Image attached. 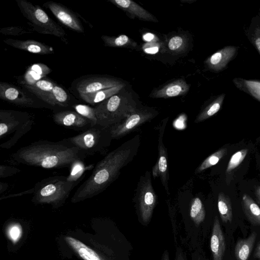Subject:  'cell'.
<instances>
[{
  "instance_id": "obj_1",
  "label": "cell",
  "mask_w": 260,
  "mask_h": 260,
  "mask_svg": "<svg viewBox=\"0 0 260 260\" xmlns=\"http://www.w3.org/2000/svg\"><path fill=\"white\" fill-rule=\"evenodd\" d=\"M140 146V137L137 135L108 153L78 188L72 201H81L104 191L118 177L120 170L132 161Z\"/></svg>"
},
{
  "instance_id": "obj_2",
  "label": "cell",
  "mask_w": 260,
  "mask_h": 260,
  "mask_svg": "<svg viewBox=\"0 0 260 260\" xmlns=\"http://www.w3.org/2000/svg\"><path fill=\"white\" fill-rule=\"evenodd\" d=\"M86 157L68 138L57 142L39 140L20 148L10 156L11 163L55 169L70 168Z\"/></svg>"
},
{
  "instance_id": "obj_3",
  "label": "cell",
  "mask_w": 260,
  "mask_h": 260,
  "mask_svg": "<svg viewBox=\"0 0 260 260\" xmlns=\"http://www.w3.org/2000/svg\"><path fill=\"white\" fill-rule=\"evenodd\" d=\"M34 123V116L27 112L0 110V147L10 149L28 133Z\"/></svg>"
},
{
  "instance_id": "obj_4",
  "label": "cell",
  "mask_w": 260,
  "mask_h": 260,
  "mask_svg": "<svg viewBox=\"0 0 260 260\" xmlns=\"http://www.w3.org/2000/svg\"><path fill=\"white\" fill-rule=\"evenodd\" d=\"M94 108L98 124L111 127L126 118L137 107L131 98L118 93L95 105Z\"/></svg>"
},
{
  "instance_id": "obj_5",
  "label": "cell",
  "mask_w": 260,
  "mask_h": 260,
  "mask_svg": "<svg viewBox=\"0 0 260 260\" xmlns=\"http://www.w3.org/2000/svg\"><path fill=\"white\" fill-rule=\"evenodd\" d=\"M77 183L63 176H51L37 183L34 188L32 201L53 205L61 204L68 198Z\"/></svg>"
},
{
  "instance_id": "obj_6",
  "label": "cell",
  "mask_w": 260,
  "mask_h": 260,
  "mask_svg": "<svg viewBox=\"0 0 260 260\" xmlns=\"http://www.w3.org/2000/svg\"><path fill=\"white\" fill-rule=\"evenodd\" d=\"M68 139L85 157L102 153L110 145L113 139L110 127L98 124Z\"/></svg>"
},
{
  "instance_id": "obj_7",
  "label": "cell",
  "mask_w": 260,
  "mask_h": 260,
  "mask_svg": "<svg viewBox=\"0 0 260 260\" xmlns=\"http://www.w3.org/2000/svg\"><path fill=\"white\" fill-rule=\"evenodd\" d=\"M18 8L23 15L31 24L34 30L45 35L63 38L66 34L61 26L55 22L39 5L26 0H16Z\"/></svg>"
},
{
  "instance_id": "obj_8",
  "label": "cell",
  "mask_w": 260,
  "mask_h": 260,
  "mask_svg": "<svg viewBox=\"0 0 260 260\" xmlns=\"http://www.w3.org/2000/svg\"><path fill=\"white\" fill-rule=\"evenodd\" d=\"M135 199L140 217L143 222H148L157 202V196L152 186L150 172H146L141 177Z\"/></svg>"
},
{
  "instance_id": "obj_9",
  "label": "cell",
  "mask_w": 260,
  "mask_h": 260,
  "mask_svg": "<svg viewBox=\"0 0 260 260\" xmlns=\"http://www.w3.org/2000/svg\"><path fill=\"white\" fill-rule=\"evenodd\" d=\"M124 84L113 77L99 75H88L74 80L71 90L80 99L96 91Z\"/></svg>"
},
{
  "instance_id": "obj_10",
  "label": "cell",
  "mask_w": 260,
  "mask_h": 260,
  "mask_svg": "<svg viewBox=\"0 0 260 260\" xmlns=\"http://www.w3.org/2000/svg\"><path fill=\"white\" fill-rule=\"evenodd\" d=\"M1 100L17 106L31 108H50L52 106L23 89L6 82H0Z\"/></svg>"
},
{
  "instance_id": "obj_11",
  "label": "cell",
  "mask_w": 260,
  "mask_h": 260,
  "mask_svg": "<svg viewBox=\"0 0 260 260\" xmlns=\"http://www.w3.org/2000/svg\"><path fill=\"white\" fill-rule=\"evenodd\" d=\"M157 113L149 109H138L126 118L110 127L113 139H118L154 118Z\"/></svg>"
},
{
  "instance_id": "obj_12",
  "label": "cell",
  "mask_w": 260,
  "mask_h": 260,
  "mask_svg": "<svg viewBox=\"0 0 260 260\" xmlns=\"http://www.w3.org/2000/svg\"><path fill=\"white\" fill-rule=\"evenodd\" d=\"M168 118L164 119L158 127V158L152 169L154 178L159 177L161 183L168 194H170L169 187V171L168 164V153L163 143V137Z\"/></svg>"
},
{
  "instance_id": "obj_13",
  "label": "cell",
  "mask_w": 260,
  "mask_h": 260,
  "mask_svg": "<svg viewBox=\"0 0 260 260\" xmlns=\"http://www.w3.org/2000/svg\"><path fill=\"white\" fill-rule=\"evenodd\" d=\"M43 7L49 10L62 24L78 33H84V27L75 13L62 4L52 1L45 2Z\"/></svg>"
},
{
  "instance_id": "obj_14",
  "label": "cell",
  "mask_w": 260,
  "mask_h": 260,
  "mask_svg": "<svg viewBox=\"0 0 260 260\" xmlns=\"http://www.w3.org/2000/svg\"><path fill=\"white\" fill-rule=\"evenodd\" d=\"M52 118L56 124L76 131L84 132L91 127L90 122L75 111L56 112L53 114Z\"/></svg>"
},
{
  "instance_id": "obj_15",
  "label": "cell",
  "mask_w": 260,
  "mask_h": 260,
  "mask_svg": "<svg viewBox=\"0 0 260 260\" xmlns=\"http://www.w3.org/2000/svg\"><path fill=\"white\" fill-rule=\"evenodd\" d=\"M239 47L226 46L216 51L205 60L207 68L213 71L218 72L224 70L229 63L237 55Z\"/></svg>"
},
{
  "instance_id": "obj_16",
  "label": "cell",
  "mask_w": 260,
  "mask_h": 260,
  "mask_svg": "<svg viewBox=\"0 0 260 260\" xmlns=\"http://www.w3.org/2000/svg\"><path fill=\"white\" fill-rule=\"evenodd\" d=\"M3 42L15 48L34 54L46 55L54 53V50L51 46L33 40L7 39L4 40Z\"/></svg>"
},
{
  "instance_id": "obj_17",
  "label": "cell",
  "mask_w": 260,
  "mask_h": 260,
  "mask_svg": "<svg viewBox=\"0 0 260 260\" xmlns=\"http://www.w3.org/2000/svg\"><path fill=\"white\" fill-rule=\"evenodd\" d=\"M210 249L213 260L223 259L225 250V239L217 216L215 217L213 222Z\"/></svg>"
},
{
  "instance_id": "obj_18",
  "label": "cell",
  "mask_w": 260,
  "mask_h": 260,
  "mask_svg": "<svg viewBox=\"0 0 260 260\" xmlns=\"http://www.w3.org/2000/svg\"><path fill=\"white\" fill-rule=\"evenodd\" d=\"M189 87L185 81L178 79L154 90L150 96L153 98H169L182 95L188 91Z\"/></svg>"
},
{
  "instance_id": "obj_19",
  "label": "cell",
  "mask_w": 260,
  "mask_h": 260,
  "mask_svg": "<svg viewBox=\"0 0 260 260\" xmlns=\"http://www.w3.org/2000/svg\"><path fill=\"white\" fill-rule=\"evenodd\" d=\"M52 70L42 63H35L29 66L23 75L18 78V83L22 86L34 84L50 74Z\"/></svg>"
},
{
  "instance_id": "obj_20",
  "label": "cell",
  "mask_w": 260,
  "mask_h": 260,
  "mask_svg": "<svg viewBox=\"0 0 260 260\" xmlns=\"http://www.w3.org/2000/svg\"><path fill=\"white\" fill-rule=\"evenodd\" d=\"M108 1L131 14L132 16L137 17L140 20L158 22L157 19L153 15L132 1L109 0Z\"/></svg>"
},
{
  "instance_id": "obj_21",
  "label": "cell",
  "mask_w": 260,
  "mask_h": 260,
  "mask_svg": "<svg viewBox=\"0 0 260 260\" xmlns=\"http://www.w3.org/2000/svg\"><path fill=\"white\" fill-rule=\"evenodd\" d=\"M56 83L45 77L33 85L22 86L27 91L48 104L51 92Z\"/></svg>"
},
{
  "instance_id": "obj_22",
  "label": "cell",
  "mask_w": 260,
  "mask_h": 260,
  "mask_svg": "<svg viewBox=\"0 0 260 260\" xmlns=\"http://www.w3.org/2000/svg\"><path fill=\"white\" fill-rule=\"evenodd\" d=\"M243 212L248 221L253 225H260V208L248 194H243L242 199Z\"/></svg>"
},
{
  "instance_id": "obj_23",
  "label": "cell",
  "mask_w": 260,
  "mask_h": 260,
  "mask_svg": "<svg viewBox=\"0 0 260 260\" xmlns=\"http://www.w3.org/2000/svg\"><path fill=\"white\" fill-rule=\"evenodd\" d=\"M256 237V233L253 231L247 238L237 241L235 247V255L237 260H248Z\"/></svg>"
},
{
  "instance_id": "obj_24",
  "label": "cell",
  "mask_w": 260,
  "mask_h": 260,
  "mask_svg": "<svg viewBox=\"0 0 260 260\" xmlns=\"http://www.w3.org/2000/svg\"><path fill=\"white\" fill-rule=\"evenodd\" d=\"M125 86L124 84L99 90L93 93L84 96L80 99L91 105H96L111 96L119 93Z\"/></svg>"
},
{
  "instance_id": "obj_25",
  "label": "cell",
  "mask_w": 260,
  "mask_h": 260,
  "mask_svg": "<svg viewBox=\"0 0 260 260\" xmlns=\"http://www.w3.org/2000/svg\"><path fill=\"white\" fill-rule=\"evenodd\" d=\"M233 82L239 90L250 95L260 102V81L236 77L233 79Z\"/></svg>"
},
{
  "instance_id": "obj_26",
  "label": "cell",
  "mask_w": 260,
  "mask_h": 260,
  "mask_svg": "<svg viewBox=\"0 0 260 260\" xmlns=\"http://www.w3.org/2000/svg\"><path fill=\"white\" fill-rule=\"evenodd\" d=\"M225 94L221 93L218 95L209 103L197 115L194 122H202L217 113L223 104Z\"/></svg>"
},
{
  "instance_id": "obj_27",
  "label": "cell",
  "mask_w": 260,
  "mask_h": 260,
  "mask_svg": "<svg viewBox=\"0 0 260 260\" xmlns=\"http://www.w3.org/2000/svg\"><path fill=\"white\" fill-rule=\"evenodd\" d=\"M48 105L52 107H71L70 97L61 86L56 84L53 87L48 101Z\"/></svg>"
},
{
  "instance_id": "obj_28",
  "label": "cell",
  "mask_w": 260,
  "mask_h": 260,
  "mask_svg": "<svg viewBox=\"0 0 260 260\" xmlns=\"http://www.w3.org/2000/svg\"><path fill=\"white\" fill-rule=\"evenodd\" d=\"M217 206L222 221L224 223L231 222L233 219L231 201L229 197L224 192L218 193Z\"/></svg>"
},
{
  "instance_id": "obj_29",
  "label": "cell",
  "mask_w": 260,
  "mask_h": 260,
  "mask_svg": "<svg viewBox=\"0 0 260 260\" xmlns=\"http://www.w3.org/2000/svg\"><path fill=\"white\" fill-rule=\"evenodd\" d=\"M66 240L84 260H102L94 250L80 241L71 237H67Z\"/></svg>"
},
{
  "instance_id": "obj_30",
  "label": "cell",
  "mask_w": 260,
  "mask_h": 260,
  "mask_svg": "<svg viewBox=\"0 0 260 260\" xmlns=\"http://www.w3.org/2000/svg\"><path fill=\"white\" fill-rule=\"evenodd\" d=\"M189 216L196 225H199L204 220L206 211L204 205L200 198L196 197L191 200Z\"/></svg>"
},
{
  "instance_id": "obj_31",
  "label": "cell",
  "mask_w": 260,
  "mask_h": 260,
  "mask_svg": "<svg viewBox=\"0 0 260 260\" xmlns=\"http://www.w3.org/2000/svg\"><path fill=\"white\" fill-rule=\"evenodd\" d=\"M247 36L260 55V17L255 16L251 20L247 31Z\"/></svg>"
},
{
  "instance_id": "obj_32",
  "label": "cell",
  "mask_w": 260,
  "mask_h": 260,
  "mask_svg": "<svg viewBox=\"0 0 260 260\" xmlns=\"http://www.w3.org/2000/svg\"><path fill=\"white\" fill-rule=\"evenodd\" d=\"M248 149H242L232 155L225 171L226 182L227 184H230V179L233 176V172L237 168L245 158Z\"/></svg>"
},
{
  "instance_id": "obj_33",
  "label": "cell",
  "mask_w": 260,
  "mask_h": 260,
  "mask_svg": "<svg viewBox=\"0 0 260 260\" xmlns=\"http://www.w3.org/2000/svg\"><path fill=\"white\" fill-rule=\"evenodd\" d=\"M101 39L105 46L111 47H135L137 44L132 40L128 36L121 35L117 37L103 35Z\"/></svg>"
},
{
  "instance_id": "obj_34",
  "label": "cell",
  "mask_w": 260,
  "mask_h": 260,
  "mask_svg": "<svg viewBox=\"0 0 260 260\" xmlns=\"http://www.w3.org/2000/svg\"><path fill=\"white\" fill-rule=\"evenodd\" d=\"M227 153V149L222 148L207 157L196 169L195 174L200 173L203 171L216 165Z\"/></svg>"
},
{
  "instance_id": "obj_35",
  "label": "cell",
  "mask_w": 260,
  "mask_h": 260,
  "mask_svg": "<svg viewBox=\"0 0 260 260\" xmlns=\"http://www.w3.org/2000/svg\"><path fill=\"white\" fill-rule=\"evenodd\" d=\"M71 107L81 116L86 118L90 123L91 126L98 124L94 108L84 104H74Z\"/></svg>"
},
{
  "instance_id": "obj_36",
  "label": "cell",
  "mask_w": 260,
  "mask_h": 260,
  "mask_svg": "<svg viewBox=\"0 0 260 260\" xmlns=\"http://www.w3.org/2000/svg\"><path fill=\"white\" fill-rule=\"evenodd\" d=\"M83 161H77L70 168V173L68 177L70 180L77 184L80 181L81 176L86 170V167Z\"/></svg>"
},
{
  "instance_id": "obj_37",
  "label": "cell",
  "mask_w": 260,
  "mask_h": 260,
  "mask_svg": "<svg viewBox=\"0 0 260 260\" xmlns=\"http://www.w3.org/2000/svg\"><path fill=\"white\" fill-rule=\"evenodd\" d=\"M169 49L177 53L182 51L187 45V40L184 36H175L172 37L168 42Z\"/></svg>"
},
{
  "instance_id": "obj_38",
  "label": "cell",
  "mask_w": 260,
  "mask_h": 260,
  "mask_svg": "<svg viewBox=\"0 0 260 260\" xmlns=\"http://www.w3.org/2000/svg\"><path fill=\"white\" fill-rule=\"evenodd\" d=\"M31 32L32 30H29L26 28L18 26L4 27L0 29V32L5 35L19 36Z\"/></svg>"
},
{
  "instance_id": "obj_39",
  "label": "cell",
  "mask_w": 260,
  "mask_h": 260,
  "mask_svg": "<svg viewBox=\"0 0 260 260\" xmlns=\"http://www.w3.org/2000/svg\"><path fill=\"white\" fill-rule=\"evenodd\" d=\"M21 171L17 168L1 165L0 166V177L6 178L13 176Z\"/></svg>"
},
{
  "instance_id": "obj_40",
  "label": "cell",
  "mask_w": 260,
  "mask_h": 260,
  "mask_svg": "<svg viewBox=\"0 0 260 260\" xmlns=\"http://www.w3.org/2000/svg\"><path fill=\"white\" fill-rule=\"evenodd\" d=\"M9 234L11 239L16 241L20 238L21 235V229L20 227L15 225L12 227L9 231Z\"/></svg>"
},
{
  "instance_id": "obj_41",
  "label": "cell",
  "mask_w": 260,
  "mask_h": 260,
  "mask_svg": "<svg viewBox=\"0 0 260 260\" xmlns=\"http://www.w3.org/2000/svg\"><path fill=\"white\" fill-rule=\"evenodd\" d=\"M145 45L144 50L147 53L154 54L158 51L159 47L155 43H150Z\"/></svg>"
},
{
  "instance_id": "obj_42",
  "label": "cell",
  "mask_w": 260,
  "mask_h": 260,
  "mask_svg": "<svg viewBox=\"0 0 260 260\" xmlns=\"http://www.w3.org/2000/svg\"><path fill=\"white\" fill-rule=\"evenodd\" d=\"M155 38H156V37L151 33H147L143 36L144 40L147 42L153 41Z\"/></svg>"
},
{
  "instance_id": "obj_43",
  "label": "cell",
  "mask_w": 260,
  "mask_h": 260,
  "mask_svg": "<svg viewBox=\"0 0 260 260\" xmlns=\"http://www.w3.org/2000/svg\"><path fill=\"white\" fill-rule=\"evenodd\" d=\"M255 196L256 197L257 202L260 205V186H257L255 189Z\"/></svg>"
},
{
  "instance_id": "obj_44",
  "label": "cell",
  "mask_w": 260,
  "mask_h": 260,
  "mask_svg": "<svg viewBox=\"0 0 260 260\" xmlns=\"http://www.w3.org/2000/svg\"><path fill=\"white\" fill-rule=\"evenodd\" d=\"M254 257L257 258L258 260H260V242L258 243L257 246L254 253Z\"/></svg>"
},
{
  "instance_id": "obj_45",
  "label": "cell",
  "mask_w": 260,
  "mask_h": 260,
  "mask_svg": "<svg viewBox=\"0 0 260 260\" xmlns=\"http://www.w3.org/2000/svg\"><path fill=\"white\" fill-rule=\"evenodd\" d=\"M161 260H170L169 252L167 250L164 251Z\"/></svg>"
},
{
  "instance_id": "obj_46",
  "label": "cell",
  "mask_w": 260,
  "mask_h": 260,
  "mask_svg": "<svg viewBox=\"0 0 260 260\" xmlns=\"http://www.w3.org/2000/svg\"><path fill=\"white\" fill-rule=\"evenodd\" d=\"M8 186V184H6L4 183L1 182L0 183V193H2L3 191H5Z\"/></svg>"
}]
</instances>
